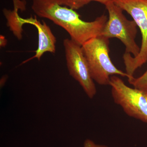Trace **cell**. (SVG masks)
Wrapping results in <instances>:
<instances>
[{"label": "cell", "instance_id": "7", "mask_svg": "<svg viewBox=\"0 0 147 147\" xmlns=\"http://www.w3.org/2000/svg\"><path fill=\"white\" fill-rule=\"evenodd\" d=\"M18 26L21 29L25 24H30L36 28L38 34V46L36 50L35 55L31 59L36 58L40 60L43 54L47 52L54 53L56 51V38L53 34L50 27L45 21L42 23L37 19L36 16H32L30 18H23L19 16Z\"/></svg>", "mask_w": 147, "mask_h": 147}, {"label": "cell", "instance_id": "3", "mask_svg": "<svg viewBox=\"0 0 147 147\" xmlns=\"http://www.w3.org/2000/svg\"><path fill=\"white\" fill-rule=\"evenodd\" d=\"M117 5L126 11L133 18L141 31L142 45L136 57L125 53L123 56L128 80L134 78L135 71L147 62V0H115Z\"/></svg>", "mask_w": 147, "mask_h": 147}, {"label": "cell", "instance_id": "11", "mask_svg": "<svg viewBox=\"0 0 147 147\" xmlns=\"http://www.w3.org/2000/svg\"><path fill=\"white\" fill-rule=\"evenodd\" d=\"M7 43V40L5 39V38L1 35V46L3 47L5 46Z\"/></svg>", "mask_w": 147, "mask_h": 147}, {"label": "cell", "instance_id": "10", "mask_svg": "<svg viewBox=\"0 0 147 147\" xmlns=\"http://www.w3.org/2000/svg\"><path fill=\"white\" fill-rule=\"evenodd\" d=\"M84 147H108L103 145L96 144L90 139H87L84 144Z\"/></svg>", "mask_w": 147, "mask_h": 147}, {"label": "cell", "instance_id": "4", "mask_svg": "<svg viewBox=\"0 0 147 147\" xmlns=\"http://www.w3.org/2000/svg\"><path fill=\"white\" fill-rule=\"evenodd\" d=\"M105 6L109 17L102 35L109 39L118 38L125 46V53L136 57L140 50L135 40L137 33V24L134 20L127 19L124 15L123 10L114 2L108 3Z\"/></svg>", "mask_w": 147, "mask_h": 147}, {"label": "cell", "instance_id": "5", "mask_svg": "<svg viewBox=\"0 0 147 147\" xmlns=\"http://www.w3.org/2000/svg\"><path fill=\"white\" fill-rule=\"evenodd\" d=\"M109 86L114 102L129 117L147 124V90L128 86L117 75L111 76Z\"/></svg>", "mask_w": 147, "mask_h": 147}, {"label": "cell", "instance_id": "9", "mask_svg": "<svg viewBox=\"0 0 147 147\" xmlns=\"http://www.w3.org/2000/svg\"><path fill=\"white\" fill-rule=\"evenodd\" d=\"M128 82L134 88L147 90V69L141 76L137 78L134 77Z\"/></svg>", "mask_w": 147, "mask_h": 147}, {"label": "cell", "instance_id": "1", "mask_svg": "<svg viewBox=\"0 0 147 147\" xmlns=\"http://www.w3.org/2000/svg\"><path fill=\"white\" fill-rule=\"evenodd\" d=\"M32 8L38 17L47 18L62 27L81 46L102 35L108 20L103 14L92 21H83L74 10L61 5L59 0H32Z\"/></svg>", "mask_w": 147, "mask_h": 147}, {"label": "cell", "instance_id": "6", "mask_svg": "<svg viewBox=\"0 0 147 147\" xmlns=\"http://www.w3.org/2000/svg\"><path fill=\"white\" fill-rule=\"evenodd\" d=\"M63 44L69 75L79 83L88 97L93 98L97 90L82 46L71 38L64 40Z\"/></svg>", "mask_w": 147, "mask_h": 147}, {"label": "cell", "instance_id": "2", "mask_svg": "<svg viewBox=\"0 0 147 147\" xmlns=\"http://www.w3.org/2000/svg\"><path fill=\"white\" fill-rule=\"evenodd\" d=\"M109 42V38L101 35L82 46L92 78L101 86H109L110 77L113 75L129 78L126 72L117 68L111 61Z\"/></svg>", "mask_w": 147, "mask_h": 147}, {"label": "cell", "instance_id": "8", "mask_svg": "<svg viewBox=\"0 0 147 147\" xmlns=\"http://www.w3.org/2000/svg\"><path fill=\"white\" fill-rule=\"evenodd\" d=\"M60 4L74 10L79 9L92 1L100 3L105 5L108 3L115 1V0H59Z\"/></svg>", "mask_w": 147, "mask_h": 147}]
</instances>
